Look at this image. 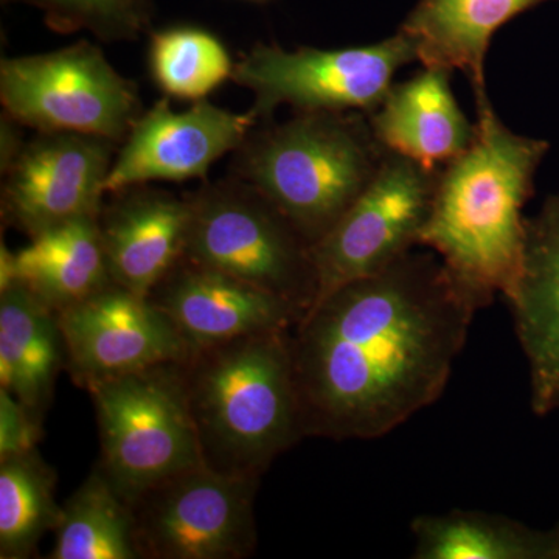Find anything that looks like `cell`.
Listing matches in <instances>:
<instances>
[{
	"mask_svg": "<svg viewBox=\"0 0 559 559\" xmlns=\"http://www.w3.org/2000/svg\"><path fill=\"white\" fill-rule=\"evenodd\" d=\"M477 311L415 249L318 301L290 330L305 439H380L432 406Z\"/></svg>",
	"mask_w": 559,
	"mask_h": 559,
	"instance_id": "obj_1",
	"label": "cell"
},
{
	"mask_svg": "<svg viewBox=\"0 0 559 559\" xmlns=\"http://www.w3.org/2000/svg\"><path fill=\"white\" fill-rule=\"evenodd\" d=\"M476 138L441 168L419 246L436 253L477 310L509 297L522 271L525 204L550 143L516 134L491 102L476 105Z\"/></svg>",
	"mask_w": 559,
	"mask_h": 559,
	"instance_id": "obj_2",
	"label": "cell"
},
{
	"mask_svg": "<svg viewBox=\"0 0 559 559\" xmlns=\"http://www.w3.org/2000/svg\"><path fill=\"white\" fill-rule=\"evenodd\" d=\"M293 329L197 349L180 362L209 468L260 480L278 455L305 439Z\"/></svg>",
	"mask_w": 559,
	"mask_h": 559,
	"instance_id": "obj_3",
	"label": "cell"
},
{
	"mask_svg": "<svg viewBox=\"0 0 559 559\" xmlns=\"http://www.w3.org/2000/svg\"><path fill=\"white\" fill-rule=\"evenodd\" d=\"M384 156L367 114L296 112L283 123L257 124L234 151L230 176L260 190L314 246L358 200Z\"/></svg>",
	"mask_w": 559,
	"mask_h": 559,
	"instance_id": "obj_4",
	"label": "cell"
},
{
	"mask_svg": "<svg viewBox=\"0 0 559 559\" xmlns=\"http://www.w3.org/2000/svg\"><path fill=\"white\" fill-rule=\"evenodd\" d=\"M183 259L210 267L310 311L318 296L312 245L274 204L229 176L189 194Z\"/></svg>",
	"mask_w": 559,
	"mask_h": 559,
	"instance_id": "obj_5",
	"label": "cell"
},
{
	"mask_svg": "<svg viewBox=\"0 0 559 559\" xmlns=\"http://www.w3.org/2000/svg\"><path fill=\"white\" fill-rule=\"evenodd\" d=\"M98 468L130 506L151 487L205 465L180 362L95 382Z\"/></svg>",
	"mask_w": 559,
	"mask_h": 559,
	"instance_id": "obj_6",
	"label": "cell"
},
{
	"mask_svg": "<svg viewBox=\"0 0 559 559\" xmlns=\"http://www.w3.org/2000/svg\"><path fill=\"white\" fill-rule=\"evenodd\" d=\"M417 60V49L403 32L347 49L300 47L286 50L257 44L235 64L231 80L253 95L248 112L259 123L272 120L280 106L296 112L369 114L393 86L396 72Z\"/></svg>",
	"mask_w": 559,
	"mask_h": 559,
	"instance_id": "obj_7",
	"label": "cell"
},
{
	"mask_svg": "<svg viewBox=\"0 0 559 559\" xmlns=\"http://www.w3.org/2000/svg\"><path fill=\"white\" fill-rule=\"evenodd\" d=\"M0 103L3 112L36 132L94 135L117 145L142 114L138 86L90 40L2 58Z\"/></svg>",
	"mask_w": 559,
	"mask_h": 559,
	"instance_id": "obj_8",
	"label": "cell"
},
{
	"mask_svg": "<svg viewBox=\"0 0 559 559\" xmlns=\"http://www.w3.org/2000/svg\"><path fill=\"white\" fill-rule=\"evenodd\" d=\"M257 479L194 466L134 503L140 559H245L257 549Z\"/></svg>",
	"mask_w": 559,
	"mask_h": 559,
	"instance_id": "obj_9",
	"label": "cell"
},
{
	"mask_svg": "<svg viewBox=\"0 0 559 559\" xmlns=\"http://www.w3.org/2000/svg\"><path fill=\"white\" fill-rule=\"evenodd\" d=\"M439 173L385 151L380 170L366 190L312 246L318 277L314 305L355 280L377 274L419 246Z\"/></svg>",
	"mask_w": 559,
	"mask_h": 559,
	"instance_id": "obj_10",
	"label": "cell"
},
{
	"mask_svg": "<svg viewBox=\"0 0 559 559\" xmlns=\"http://www.w3.org/2000/svg\"><path fill=\"white\" fill-rule=\"evenodd\" d=\"M120 145L73 132H38L3 175V224L35 237L100 215L105 182Z\"/></svg>",
	"mask_w": 559,
	"mask_h": 559,
	"instance_id": "obj_11",
	"label": "cell"
},
{
	"mask_svg": "<svg viewBox=\"0 0 559 559\" xmlns=\"http://www.w3.org/2000/svg\"><path fill=\"white\" fill-rule=\"evenodd\" d=\"M66 369L87 390L95 382L189 358L186 341L146 296L110 282L58 312Z\"/></svg>",
	"mask_w": 559,
	"mask_h": 559,
	"instance_id": "obj_12",
	"label": "cell"
},
{
	"mask_svg": "<svg viewBox=\"0 0 559 559\" xmlns=\"http://www.w3.org/2000/svg\"><path fill=\"white\" fill-rule=\"evenodd\" d=\"M257 124L249 112H231L209 100L178 112L168 98H162L140 114L120 143L106 178V194L151 182L205 179L213 164L240 148Z\"/></svg>",
	"mask_w": 559,
	"mask_h": 559,
	"instance_id": "obj_13",
	"label": "cell"
},
{
	"mask_svg": "<svg viewBox=\"0 0 559 559\" xmlns=\"http://www.w3.org/2000/svg\"><path fill=\"white\" fill-rule=\"evenodd\" d=\"M148 299L171 320L190 353L250 334L293 329L301 319L289 301L183 257Z\"/></svg>",
	"mask_w": 559,
	"mask_h": 559,
	"instance_id": "obj_14",
	"label": "cell"
},
{
	"mask_svg": "<svg viewBox=\"0 0 559 559\" xmlns=\"http://www.w3.org/2000/svg\"><path fill=\"white\" fill-rule=\"evenodd\" d=\"M507 301L527 359L530 406L546 417L559 411V191L525 219L522 271Z\"/></svg>",
	"mask_w": 559,
	"mask_h": 559,
	"instance_id": "obj_15",
	"label": "cell"
},
{
	"mask_svg": "<svg viewBox=\"0 0 559 559\" xmlns=\"http://www.w3.org/2000/svg\"><path fill=\"white\" fill-rule=\"evenodd\" d=\"M110 197L98 215L110 280L148 297L186 252L189 197L150 186L131 187Z\"/></svg>",
	"mask_w": 559,
	"mask_h": 559,
	"instance_id": "obj_16",
	"label": "cell"
},
{
	"mask_svg": "<svg viewBox=\"0 0 559 559\" xmlns=\"http://www.w3.org/2000/svg\"><path fill=\"white\" fill-rule=\"evenodd\" d=\"M451 73L423 68L412 79L393 83L378 109L367 116L382 148L433 171L469 148L476 123L460 108Z\"/></svg>",
	"mask_w": 559,
	"mask_h": 559,
	"instance_id": "obj_17",
	"label": "cell"
},
{
	"mask_svg": "<svg viewBox=\"0 0 559 559\" xmlns=\"http://www.w3.org/2000/svg\"><path fill=\"white\" fill-rule=\"evenodd\" d=\"M549 0H418L400 32L409 36L423 68L460 70L476 105L488 102L485 60L507 22Z\"/></svg>",
	"mask_w": 559,
	"mask_h": 559,
	"instance_id": "obj_18",
	"label": "cell"
},
{
	"mask_svg": "<svg viewBox=\"0 0 559 559\" xmlns=\"http://www.w3.org/2000/svg\"><path fill=\"white\" fill-rule=\"evenodd\" d=\"M62 367L57 312L22 283L0 294V389L44 418Z\"/></svg>",
	"mask_w": 559,
	"mask_h": 559,
	"instance_id": "obj_19",
	"label": "cell"
},
{
	"mask_svg": "<svg viewBox=\"0 0 559 559\" xmlns=\"http://www.w3.org/2000/svg\"><path fill=\"white\" fill-rule=\"evenodd\" d=\"M17 283L55 312L108 286V261L98 216L69 221L40 231L16 250Z\"/></svg>",
	"mask_w": 559,
	"mask_h": 559,
	"instance_id": "obj_20",
	"label": "cell"
},
{
	"mask_svg": "<svg viewBox=\"0 0 559 559\" xmlns=\"http://www.w3.org/2000/svg\"><path fill=\"white\" fill-rule=\"evenodd\" d=\"M411 530L415 559H558L555 530L540 532L485 511L421 514Z\"/></svg>",
	"mask_w": 559,
	"mask_h": 559,
	"instance_id": "obj_21",
	"label": "cell"
},
{
	"mask_svg": "<svg viewBox=\"0 0 559 559\" xmlns=\"http://www.w3.org/2000/svg\"><path fill=\"white\" fill-rule=\"evenodd\" d=\"M49 559H140L132 509L95 465L53 530Z\"/></svg>",
	"mask_w": 559,
	"mask_h": 559,
	"instance_id": "obj_22",
	"label": "cell"
},
{
	"mask_svg": "<svg viewBox=\"0 0 559 559\" xmlns=\"http://www.w3.org/2000/svg\"><path fill=\"white\" fill-rule=\"evenodd\" d=\"M57 474L38 450L0 460V558L35 557L40 538L61 516Z\"/></svg>",
	"mask_w": 559,
	"mask_h": 559,
	"instance_id": "obj_23",
	"label": "cell"
},
{
	"mask_svg": "<svg viewBox=\"0 0 559 559\" xmlns=\"http://www.w3.org/2000/svg\"><path fill=\"white\" fill-rule=\"evenodd\" d=\"M235 64L223 40L205 28L178 25L151 33V79L167 97L207 100L231 80Z\"/></svg>",
	"mask_w": 559,
	"mask_h": 559,
	"instance_id": "obj_24",
	"label": "cell"
},
{
	"mask_svg": "<svg viewBox=\"0 0 559 559\" xmlns=\"http://www.w3.org/2000/svg\"><path fill=\"white\" fill-rule=\"evenodd\" d=\"M43 13L51 31L90 32L103 43L135 40L150 28L153 0H14Z\"/></svg>",
	"mask_w": 559,
	"mask_h": 559,
	"instance_id": "obj_25",
	"label": "cell"
},
{
	"mask_svg": "<svg viewBox=\"0 0 559 559\" xmlns=\"http://www.w3.org/2000/svg\"><path fill=\"white\" fill-rule=\"evenodd\" d=\"M43 419L5 389H0V460L36 451Z\"/></svg>",
	"mask_w": 559,
	"mask_h": 559,
	"instance_id": "obj_26",
	"label": "cell"
},
{
	"mask_svg": "<svg viewBox=\"0 0 559 559\" xmlns=\"http://www.w3.org/2000/svg\"><path fill=\"white\" fill-rule=\"evenodd\" d=\"M22 124L9 114L0 117V171L2 176L13 167L14 162L21 156L25 143L22 135Z\"/></svg>",
	"mask_w": 559,
	"mask_h": 559,
	"instance_id": "obj_27",
	"label": "cell"
},
{
	"mask_svg": "<svg viewBox=\"0 0 559 559\" xmlns=\"http://www.w3.org/2000/svg\"><path fill=\"white\" fill-rule=\"evenodd\" d=\"M16 252L7 248L5 242L0 245V294L16 285Z\"/></svg>",
	"mask_w": 559,
	"mask_h": 559,
	"instance_id": "obj_28",
	"label": "cell"
},
{
	"mask_svg": "<svg viewBox=\"0 0 559 559\" xmlns=\"http://www.w3.org/2000/svg\"><path fill=\"white\" fill-rule=\"evenodd\" d=\"M555 535H557V544H558V559H559V525L555 527Z\"/></svg>",
	"mask_w": 559,
	"mask_h": 559,
	"instance_id": "obj_29",
	"label": "cell"
}]
</instances>
